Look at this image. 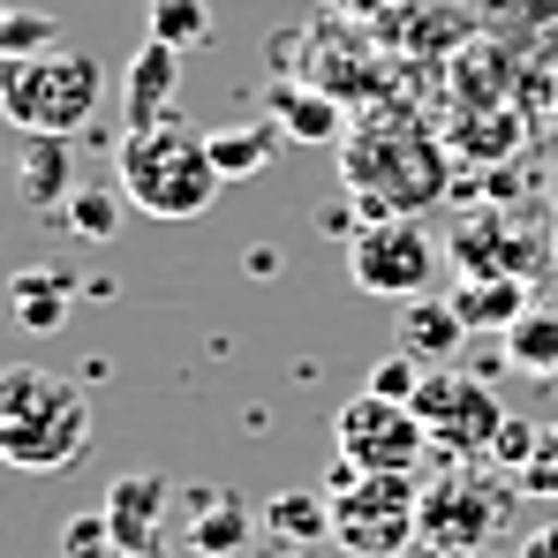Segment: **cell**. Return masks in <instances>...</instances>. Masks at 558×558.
<instances>
[{"instance_id": "6da1fadb", "label": "cell", "mask_w": 558, "mask_h": 558, "mask_svg": "<svg viewBox=\"0 0 558 558\" xmlns=\"http://www.w3.org/2000/svg\"><path fill=\"white\" fill-rule=\"evenodd\" d=\"M113 189L129 196V211H151V219H204L219 204V159H211V136L167 113L151 129H129L121 151H113Z\"/></svg>"}, {"instance_id": "7a4b0ae2", "label": "cell", "mask_w": 558, "mask_h": 558, "mask_svg": "<svg viewBox=\"0 0 558 558\" xmlns=\"http://www.w3.org/2000/svg\"><path fill=\"white\" fill-rule=\"evenodd\" d=\"M92 453V385L38 363L0 371V461L23 475H61Z\"/></svg>"}, {"instance_id": "3957f363", "label": "cell", "mask_w": 558, "mask_h": 558, "mask_svg": "<svg viewBox=\"0 0 558 558\" xmlns=\"http://www.w3.org/2000/svg\"><path fill=\"white\" fill-rule=\"evenodd\" d=\"M348 151V189L371 219H415L446 196V151L430 129H415L408 113H371L340 136Z\"/></svg>"}, {"instance_id": "277c9868", "label": "cell", "mask_w": 558, "mask_h": 558, "mask_svg": "<svg viewBox=\"0 0 558 558\" xmlns=\"http://www.w3.org/2000/svg\"><path fill=\"white\" fill-rule=\"evenodd\" d=\"M98 98H106V69L84 46H69V38L0 61V113L23 136H76V129H92Z\"/></svg>"}, {"instance_id": "5b68a950", "label": "cell", "mask_w": 558, "mask_h": 558, "mask_svg": "<svg viewBox=\"0 0 558 558\" xmlns=\"http://www.w3.org/2000/svg\"><path fill=\"white\" fill-rule=\"evenodd\" d=\"M332 544L348 558H408L423 544V483L415 475H363V468H332Z\"/></svg>"}, {"instance_id": "8992f818", "label": "cell", "mask_w": 558, "mask_h": 558, "mask_svg": "<svg viewBox=\"0 0 558 558\" xmlns=\"http://www.w3.org/2000/svg\"><path fill=\"white\" fill-rule=\"evenodd\" d=\"M332 446H340V461L363 468V475H415V461L430 453V430H423L415 408L377 400V392H355V400L332 415Z\"/></svg>"}, {"instance_id": "52a82bcc", "label": "cell", "mask_w": 558, "mask_h": 558, "mask_svg": "<svg viewBox=\"0 0 558 558\" xmlns=\"http://www.w3.org/2000/svg\"><path fill=\"white\" fill-rule=\"evenodd\" d=\"M348 279L363 294H377V302H415L438 279V242L415 219H371L348 242Z\"/></svg>"}, {"instance_id": "ba28073f", "label": "cell", "mask_w": 558, "mask_h": 558, "mask_svg": "<svg viewBox=\"0 0 558 558\" xmlns=\"http://www.w3.org/2000/svg\"><path fill=\"white\" fill-rule=\"evenodd\" d=\"M415 415H423L430 446H446V453H461V461H483V453H490V438H498V423H506L498 392H490L483 377L453 371V363L423 377V392H415Z\"/></svg>"}, {"instance_id": "9c48e42d", "label": "cell", "mask_w": 558, "mask_h": 558, "mask_svg": "<svg viewBox=\"0 0 558 558\" xmlns=\"http://www.w3.org/2000/svg\"><path fill=\"white\" fill-rule=\"evenodd\" d=\"M506 490L483 483V475H446V483H423V544L438 551H490L506 536Z\"/></svg>"}, {"instance_id": "30bf717a", "label": "cell", "mask_w": 558, "mask_h": 558, "mask_svg": "<svg viewBox=\"0 0 558 558\" xmlns=\"http://www.w3.org/2000/svg\"><path fill=\"white\" fill-rule=\"evenodd\" d=\"M167 475L159 468H129V475H113V490H106V521H113V544L129 558H151L159 551V521H167Z\"/></svg>"}, {"instance_id": "8fae6325", "label": "cell", "mask_w": 558, "mask_h": 558, "mask_svg": "<svg viewBox=\"0 0 558 558\" xmlns=\"http://www.w3.org/2000/svg\"><path fill=\"white\" fill-rule=\"evenodd\" d=\"M257 536H265V529H257V506L234 498L227 483H211V490L189 498V551L196 558H242Z\"/></svg>"}, {"instance_id": "7c38bea8", "label": "cell", "mask_w": 558, "mask_h": 558, "mask_svg": "<svg viewBox=\"0 0 558 558\" xmlns=\"http://www.w3.org/2000/svg\"><path fill=\"white\" fill-rule=\"evenodd\" d=\"M174 92H182V46L144 38L136 61H129V76H121V113H129V129L167 121V113H174Z\"/></svg>"}, {"instance_id": "4fadbf2b", "label": "cell", "mask_w": 558, "mask_h": 558, "mask_svg": "<svg viewBox=\"0 0 558 558\" xmlns=\"http://www.w3.org/2000/svg\"><path fill=\"white\" fill-rule=\"evenodd\" d=\"M76 302H84V279L69 272V265H31V272L8 279V317L23 332H61Z\"/></svg>"}, {"instance_id": "5bb4252c", "label": "cell", "mask_w": 558, "mask_h": 558, "mask_svg": "<svg viewBox=\"0 0 558 558\" xmlns=\"http://www.w3.org/2000/svg\"><path fill=\"white\" fill-rule=\"evenodd\" d=\"M400 348L415 355V363H430V371H446L453 355L468 348V325L461 310H453V294L438 302V294H415V302H400Z\"/></svg>"}, {"instance_id": "9a60e30c", "label": "cell", "mask_w": 558, "mask_h": 558, "mask_svg": "<svg viewBox=\"0 0 558 558\" xmlns=\"http://www.w3.org/2000/svg\"><path fill=\"white\" fill-rule=\"evenodd\" d=\"M272 113L287 121V136H302V144H340L355 129L348 121V98H332L325 84H294V76L272 84Z\"/></svg>"}, {"instance_id": "2e32d148", "label": "cell", "mask_w": 558, "mask_h": 558, "mask_svg": "<svg viewBox=\"0 0 558 558\" xmlns=\"http://www.w3.org/2000/svg\"><path fill=\"white\" fill-rule=\"evenodd\" d=\"M257 529L272 536V558L302 551V544H325V536H332V498H325V490H272V498L257 506Z\"/></svg>"}, {"instance_id": "e0dca14e", "label": "cell", "mask_w": 558, "mask_h": 558, "mask_svg": "<svg viewBox=\"0 0 558 558\" xmlns=\"http://www.w3.org/2000/svg\"><path fill=\"white\" fill-rule=\"evenodd\" d=\"M15 196L31 204V211H69V136H31V151H23V167H15Z\"/></svg>"}, {"instance_id": "ac0fdd59", "label": "cell", "mask_w": 558, "mask_h": 558, "mask_svg": "<svg viewBox=\"0 0 558 558\" xmlns=\"http://www.w3.org/2000/svg\"><path fill=\"white\" fill-rule=\"evenodd\" d=\"M453 310H461L468 332H513L521 310H529V279H461Z\"/></svg>"}, {"instance_id": "d6986e66", "label": "cell", "mask_w": 558, "mask_h": 558, "mask_svg": "<svg viewBox=\"0 0 558 558\" xmlns=\"http://www.w3.org/2000/svg\"><path fill=\"white\" fill-rule=\"evenodd\" d=\"M211 136V159H219V174L227 182H250V174H265L279 151L272 121H227V129H204Z\"/></svg>"}, {"instance_id": "ffe728a7", "label": "cell", "mask_w": 558, "mask_h": 558, "mask_svg": "<svg viewBox=\"0 0 558 558\" xmlns=\"http://www.w3.org/2000/svg\"><path fill=\"white\" fill-rule=\"evenodd\" d=\"M506 363L529 377H558V302H529L521 325L506 332Z\"/></svg>"}, {"instance_id": "44dd1931", "label": "cell", "mask_w": 558, "mask_h": 558, "mask_svg": "<svg viewBox=\"0 0 558 558\" xmlns=\"http://www.w3.org/2000/svg\"><path fill=\"white\" fill-rule=\"evenodd\" d=\"M144 38H167V46H204L211 38V8L204 0H144Z\"/></svg>"}, {"instance_id": "7402d4cb", "label": "cell", "mask_w": 558, "mask_h": 558, "mask_svg": "<svg viewBox=\"0 0 558 558\" xmlns=\"http://www.w3.org/2000/svg\"><path fill=\"white\" fill-rule=\"evenodd\" d=\"M38 46H61V23H53L46 8L0 0V61H15V53H38Z\"/></svg>"}, {"instance_id": "603a6c76", "label": "cell", "mask_w": 558, "mask_h": 558, "mask_svg": "<svg viewBox=\"0 0 558 558\" xmlns=\"http://www.w3.org/2000/svg\"><path fill=\"white\" fill-rule=\"evenodd\" d=\"M121 204H129L121 189H92V182H84L76 196H69V211H61V219H69V234H76V242H113Z\"/></svg>"}, {"instance_id": "cb8c5ba5", "label": "cell", "mask_w": 558, "mask_h": 558, "mask_svg": "<svg viewBox=\"0 0 558 558\" xmlns=\"http://www.w3.org/2000/svg\"><path fill=\"white\" fill-rule=\"evenodd\" d=\"M423 377H430V363H415L408 348H392V355H377V363H371V385H363V392H377V400H400V408H415Z\"/></svg>"}, {"instance_id": "d4e9b609", "label": "cell", "mask_w": 558, "mask_h": 558, "mask_svg": "<svg viewBox=\"0 0 558 558\" xmlns=\"http://www.w3.org/2000/svg\"><path fill=\"white\" fill-rule=\"evenodd\" d=\"M113 521H106V506L98 513H69L61 521V558H113Z\"/></svg>"}, {"instance_id": "484cf974", "label": "cell", "mask_w": 558, "mask_h": 558, "mask_svg": "<svg viewBox=\"0 0 558 558\" xmlns=\"http://www.w3.org/2000/svg\"><path fill=\"white\" fill-rule=\"evenodd\" d=\"M513 144H521V121H506V113H475V129H453V151L468 159H498Z\"/></svg>"}, {"instance_id": "4316f807", "label": "cell", "mask_w": 558, "mask_h": 558, "mask_svg": "<svg viewBox=\"0 0 558 558\" xmlns=\"http://www.w3.org/2000/svg\"><path fill=\"white\" fill-rule=\"evenodd\" d=\"M536 438H544V430H536V423H521V415H506V423H498V438H490V453H483V461H498V468H513V475H521V468H529V453H536Z\"/></svg>"}, {"instance_id": "83f0119b", "label": "cell", "mask_w": 558, "mask_h": 558, "mask_svg": "<svg viewBox=\"0 0 558 558\" xmlns=\"http://www.w3.org/2000/svg\"><path fill=\"white\" fill-rule=\"evenodd\" d=\"M521 490H529V498H558V423L536 438V453L521 468Z\"/></svg>"}, {"instance_id": "f1b7e54d", "label": "cell", "mask_w": 558, "mask_h": 558, "mask_svg": "<svg viewBox=\"0 0 558 558\" xmlns=\"http://www.w3.org/2000/svg\"><path fill=\"white\" fill-rule=\"evenodd\" d=\"M325 8H340V15H355V23H377V15H392L400 0H325Z\"/></svg>"}, {"instance_id": "f546056e", "label": "cell", "mask_w": 558, "mask_h": 558, "mask_svg": "<svg viewBox=\"0 0 558 558\" xmlns=\"http://www.w3.org/2000/svg\"><path fill=\"white\" fill-rule=\"evenodd\" d=\"M513 558H558V521H551V529H529Z\"/></svg>"}, {"instance_id": "4dcf8cb0", "label": "cell", "mask_w": 558, "mask_h": 558, "mask_svg": "<svg viewBox=\"0 0 558 558\" xmlns=\"http://www.w3.org/2000/svg\"><path fill=\"white\" fill-rule=\"evenodd\" d=\"M408 558H483V551H438V544H415Z\"/></svg>"}, {"instance_id": "1f68e13d", "label": "cell", "mask_w": 558, "mask_h": 558, "mask_svg": "<svg viewBox=\"0 0 558 558\" xmlns=\"http://www.w3.org/2000/svg\"><path fill=\"white\" fill-rule=\"evenodd\" d=\"M279 558H332L325 544H302V551H279Z\"/></svg>"}, {"instance_id": "d6a6232c", "label": "cell", "mask_w": 558, "mask_h": 558, "mask_svg": "<svg viewBox=\"0 0 558 558\" xmlns=\"http://www.w3.org/2000/svg\"><path fill=\"white\" fill-rule=\"evenodd\" d=\"M113 558H129V551H113Z\"/></svg>"}]
</instances>
